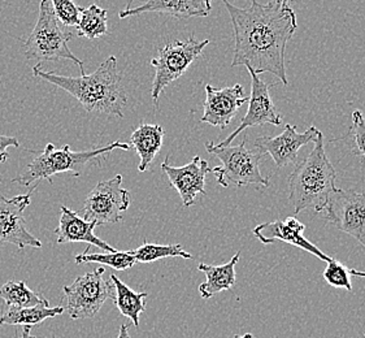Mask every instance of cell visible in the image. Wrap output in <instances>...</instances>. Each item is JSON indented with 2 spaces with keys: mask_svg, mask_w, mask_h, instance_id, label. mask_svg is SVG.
<instances>
[{
  "mask_svg": "<svg viewBox=\"0 0 365 338\" xmlns=\"http://www.w3.org/2000/svg\"><path fill=\"white\" fill-rule=\"evenodd\" d=\"M233 25L234 56L232 68L246 66L256 74L272 73L287 86L286 47L298 28L297 15L290 6L272 7L252 0L240 8L222 0Z\"/></svg>",
  "mask_w": 365,
  "mask_h": 338,
  "instance_id": "obj_1",
  "label": "cell"
},
{
  "mask_svg": "<svg viewBox=\"0 0 365 338\" xmlns=\"http://www.w3.org/2000/svg\"><path fill=\"white\" fill-rule=\"evenodd\" d=\"M33 74L69 93L88 113H106L124 118L123 111L128 104V94L117 66L116 56L104 60L94 73L81 77L43 72L41 64L33 68Z\"/></svg>",
  "mask_w": 365,
  "mask_h": 338,
  "instance_id": "obj_2",
  "label": "cell"
},
{
  "mask_svg": "<svg viewBox=\"0 0 365 338\" xmlns=\"http://www.w3.org/2000/svg\"><path fill=\"white\" fill-rule=\"evenodd\" d=\"M336 169L327 156L324 134L320 130L314 140V148L297 164L289 178V200L294 207V212L299 213L309 208L316 212L324 211L330 194L336 189Z\"/></svg>",
  "mask_w": 365,
  "mask_h": 338,
  "instance_id": "obj_3",
  "label": "cell"
},
{
  "mask_svg": "<svg viewBox=\"0 0 365 338\" xmlns=\"http://www.w3.org/2000/svg\"><path fill=\"white\" fill-rule=\"evenodd\" d=\"M117 148L128 151L130 145L115 140L103 148L88 151H72L69 145L56 148L52 143H48L44 148L43 153L38 155L21 176L14 178L12 183L29 188L31 184L38 186L42 180H48V183H52V176L58 173L69 172L73 176L78 177L90 165H99V159L103 155L110 154Z\"/></svg>",
  "mask_w": 365,
  "mask_h": 338,
  "instance_id": "obj_4",
  "label": "cell"
},
{
  "mask_svg": "<svg viewBox=\"0 0 365 338\" xmlns=\"http://www.w3.org/2000/svg\"><path fill=\"white\" fill-rule=\"evenodd\" d=\"M72 34L63 29L58 24L50 0H42L38 11V20L28 41L25 42V56L36 60L38 64L43 61L71 60L80 66L81 76H85V64L69 48Z\"/></svg>",
  "mask_w": 365,
  "mask_h": 338,
  "instance_id": "obj_5",
  "label": "cell"
},
{
  "mask_svg": "<svg viewBox=\"0 0 365 338\" xmlns=\"http://www.w3.org/2000/svg\"><path fill=\"white\" fill-rule=\"evenodd\" d=\"M247 137L237 146L217 148L213 142H207L205 148L210 154L215 155L220 162V167L212 168V173L222 188L245 186V185H262L269 186V178L264 177L260 170V160L263 158L259 150H251L246 146Z\"/></svg>",
  "mask_w": 365,
  "mask_h": 338,
  "instance_id": "obj_6",
  "label": "cell"
},
{
  "mask_svg": "<svg viewBox=\"0 0 365 338\" xmlns=\"http://www.w3.org/2000/svg\"><path fill=\"white\" fill-rule=\"evenodd\" d=\"M208 44L210 39L197 41L191 34L187 41H175L159 48L158 56L151 60V66L155 68L151 96L156 107L163 91L185 74Z\"/></svg>",
  "mask_w": 365,
  "mask_h": 338,
  "instance_id": "obj_7",
  "label": "cell"
},
{
  "mask_svg": "<svg viewBox=\"0 0 365 338\" xmlns=\"http://www.w3.org/2000/svg\"><path fill=\"white\" fill-rule=\"evenodd\" d=\"M106 270L96 268L74 280L69 287H63L68 306L66 311L72 320L91 319L101 311L108 299H115V285L110 279H104Z\"/></svg>",
  "mask_w": 365,
  "mask_h": 338,
  "instance_id": "obj_8",
  "label": "cell"
},
{
  "mask_svg": "<svg viewBox=\"0 0 365 338\" xmlns=\"http://www.w3.org/2000/svg\"><path fill=\"white\" fill-rule=\"evenodd\" d=\"M123 175L107 181H99L90 191L83 206V219L96 225L116 224L123 220V213L130 207L129 191L121 188Z\"/></svg>",
  "mask_w": 365,
  "mask_h": 338,
  "instance_id": "obj_9",
  "label": "cell"
},
{
  "mask_svg": "<svg viewBox=\"0 0 365 338\" xmlns=\"http://www.w3.org/2000/svg\"><path fill=\"white\" fill-rule=\"evenodd\" d=\"M324 211L325 220L355 238L365 249V193L336 189Z\"/></svg>",
  "mask_w": 365,
  "mask_h": 338,
  "instance_id": "obj_10",
  "label": "cell"
},
{
  "mask_svg": "<svg viewBox=\"0 0 365 338\" xmlns=\"http://www.w3.org/2000/svg\"><path fill=\"white\" fill-rule=\"evenodd\" d=\"M37 186H33L28 194L14 198L0 195V243H11L19 249H41L42 242L25 227L24 212L30 205V198Z\"/></svg>",
  "mask_w": 365,
  "mask_h": 338,
  "instance_id": "obj_11",
  "label": "cell"
},
{
  "mask_svg": "<svg viewBox=\"0 0 365 338\" xmlns=\"http://www.w3.org/2000/svg\"><path fill=\"white\" fill-rule=\"evenodd\" d=\"M251 76V96L249 98V110L241 120L240 126L230 135L216 145L217 148H225L233 142L240 133L254 126H281L282 115L278 112L269 94V83L262 80L259 74L249 71Z\"/></svg>",
  "mask_w": 365,
  "mask_h": 338,
  "instance_id": "obj_12",
  "label": "cell"
},
{
  "mask_svg": "<svg viewBox=\"0 0 365 338\" xmlns=\"http://www.w3.org/2000/svg\"><path fill=\"white\" fill-rule=\"evenodd\" d=\"M246 102H249V96H246L243 86L240 83L222 88L207 85L203 106L205 113L200 121L212 126H217L221 130H224L227 126H230L238 111Z\"/></svg>",
  "mask_w": 365,
  "mask_h": 338,
  "instance_id": "obj_13",
  "label": "cell"
},
{
  "mask_svg": "<svg viewBox=\"0 0 365 338\" xmlns=\"http://www.w3.org/2000/svg\"><path fill=\"white\" fill-rule=\"evenodd\" d=\"M316 126H309L306 132H297V126L287 124L277 137H259L254 145L262 154L272 156L278 168L297 162L300 148L309 142H314L319 134Z\"/></svg>",
  "mask_w": 365,
  "mask_h": 338,
  "instance_id": "obj_14",
  "label": "cell"
},
{
  "mask_svg": "<svg viewBox=\"0 0 365 338\" xmlns=\"http://www.w3.org/2000/svg\"><path fill=\"white\" fill-rule=\"evenodd\" d=\"M161 170L168 176L169 184L175 188L182 200L183 207L195 203L197 194L205 195V177L211 172L210 164L200 156H194L189 164L173 167L169 164V156L161 164Z\"/></svg>",
  "mask_w": 365,
  "mask_h": 338,
  "instance_id": "obj_15",
  "label": "cell"
},
{
  "mask_svg": "<svg viewBox=\"0 0 365 338\" xmlns=\"http://www.w3.org/2000/svg\"><path fill=\"white\" fill-rule=\"evenodd\" d=\"M304 224H302L297 217H287L285 220L270 221L264 222L254 228V235L263 243L281 242L289 243L295 247H299L302 250L307 251L316 257H319L322 262H330L333 257L324 254L316 245L309 242L307 238L303 235L304 232Z\"/></svg>",
  "mask_w": 365,
  "mask_h": 338,
  "instance_id": "obj_16",
  "label": "cell"
},
{
  "mask_svg": "<svg viewBox=\"0 0 365 338\" xmlns=\"http://www.w3.org/2000/svg\"><path fill=\"white\" fill-rule=\"evenodd\" d=\"M212 0H147L138 7L125 8L120 11V19H128L132 16L143 14H164L175 19L190 17H207L211 14Z\"/></svg>",
  "mask_w": 365,
  "mask_h": 338,
  "instance_id": "obj_17",
  "label": "cell"
},
{
  "mask_svg": "<svg viewBox=\"0 0 365 338\" xmlns=\"http://www.w3.org/2000/svg\"><path fill=\"white\" fill-rule=\"evenodd\" d=\"M61 216L55 235H58V243L86 242L88 246H96L106 252L117 251L113 246L104 242L94 235L96 224L94 221H86L78 213L66 206L60 207Z\"/></svg>",
  "mask_w": 365,
  "mask_h": 338,
  "instance_id": "obj_18",
  "label": "cell"
},
{
  "mask_svg": "<svg viewBox=\"0 0 365 338\" xmlns=\"http://www.w3.org/2000/svg\"><path fill=\"white\" fill-rule=\"evenodd\" d=\"M240 257L241 251L235 252V255L225 265H210L200 263L197 265V270L205 275V282L199 287V293L203 299H210L213 295L234 287L237 279L235 265H238Z\"/></svg>",
  "mask_w": 365,
  "mask_h": 338,
  "instance_id": "obj_19",
  "label": "cell"
},
{
  "mask_svg": "<svg viewBox=\"0 0 365 338\" xmlns=\"http://www.w3.org/2000/svg\"><path fill=\"white\" fill-rule=\"evenodd\" d=\"M165 130L158 124L140 123L138 128L133 132L130 143L135 148L139 156V172H146L150 165L160 153Z\"/></svg>",
  "mask_w": 365,
  "mask_h": 338,
  "instance_id": "obj_20",
  "label": "cell"
},
{
  "mask_svg": "<svg viewBox=\"0 0 365 338\" xmlns=\"http://www.w3.org/2000/svg\"><path fill=\"white\" fill-rule=\"evenodd\" d=\"M110 279L115 285V304L117 309L129 317L134 327H139V317L146 311L147 293H137L128 287L124 281L117 277L115 273H110Z\"/></svg>",
  "mask_w": 365,
  "mask_h": 338,
  "instance_id": "obj_21",
  "label": "cell"
},
{
  "mask_svg": "<svg viewBox=\"0 0 365 338\" xmlns=\"http://www.w3.org/2000/svg\"><path fill=\"white\" fill-rule=\"evenodd\" d=\"M61 314H64V307L61 304L56 307H50V303L25 309H6L0 315V325L31 327L42 323L48 317H56Z\"/></svg>",
  "mask_w": 365,
  "mask_h": 338,
  "instance_id": "obj_22",
  "label": "cell"
},
{
  "mask_svg": "<svg viewBox=\"0 0 365 338\" xmlns=\"http://www.w3.org/2000/svg\"><path fill=\"white\" fill-rule=\"evenodd\" d=\"M0 298L6 303V309H25L48 303V299L33 292L24 281H8L6 284H0Z\"/></svg>",
  "mask_w": 365,
  "mask_h": 338,
  "instance_id": "obj_23",
  "label": "cell"
},
{
  "mask_svg": "<svg viewBox=\"0 0 365 338\" xmlns=\"http://www.w3.org/2000/svg\"><path fill=\"white\" fill-rule=\"evenodd\" d=\"M107 9L91 4L86 8H81L78 24L76 25L77 36L88 39H96L108 34L107 25Z\"/></svg>",
  "mask_w": 365,
  "mask_h": 338,
  "instance_id": "obj_24",
  "label": "cell"
},
{
  "mask_svg": "<svg viewBox=\"0 0 365 338\" xmlns=\"http://www.w3.org/2000/svg\"><path fill=\"white\" fill-rule=\"evenodd\" d=\"M74 262L77 265L98 263V265H110L116 271L129 270L137 263L132 251H115V252H104V254L90 252L88 254V249L80 255H76Z\"/></svg>",
  "mask_w": 365,
  "mask_h": 338,
  "instance_id": "obj_25",
  "label": "cell"
},
{
  "mask_svg": "<svg viewBox=\"0 0 365 338\" xmlns=\"http://www.w3.org/2000/svg\"><path fill=\"white\" fill-rule=\"evenodd\" d=\"M133 255L137 263H151L164 257H183L192 259L190 252L183 250L180 243L175 245H156V243L145 242L138 249L133 250Z\"/></svg>",
  "mask_w": 365,
  "mask_h": 338,
  "instance_id": "obj_26",
  "label": "cell"
},
{
  "mask_svg": "<svg viewBox=\"0 0 365 338\" xmlns=\"http://www.w3.org/2000/svg\"><path fill=\"white\" fill-rule=\"evenodd\" d=\"M351 276L365 277V272L356 271V270H352V268H347L346 265H342L341 262H338L336 259H331L330 262H328V265L322 273V277L330 287L346 289L347 292H352Z\"/></svg>",
  "mask_w": 365,
  "mask_h": 338,
  "instance_id": "obj_27",
  "label": "cell"
},
{
  "mask_svg": "<svg viewBox=\"0 0 365 338\" xmlns=\"http://www.w3.org/2000/svg\"><path fill=\"white\" fill-rule=\"evenodd\" d=\"M352 126L350 129L352 154L365 160V118L361 111L352 112Z\"/></svg>",
  "mask_w": 365,
  "mask_h": 338,
  "instance_id": "obj_28",
  "label": "cell"
},
{
  "mask_svg": "<svg viewBox=\"0 0 365 338\" xmlns=\"http://www.w3.org/2000/svg\"><path fill=\"white\" fill-rule=\"evenodd\" d=\"M52 9L58 21L61 22L66 28H76L80 19L81 8L73 0H50Z\"/></svg>",
  "mask_w": 365,
  "mask_h": 338,
  "instance_id": "obj_29",
  "label": "cell"
},
{
  "mask_svg": "<svg viewBox=\"0 0 365 338\" xmlns=\"http://www.w3.org/2000/svg\"><path fill=\"white\" fill-rule=\"evenodd\" d=\"M20 142L15 137H8L0 134V164L7 162L9 154H8V148H19Z\"/></svg>",
  "mask_w": 365,
  "mask_h": 338,
  "instance_id": "obj_30",
  "label": "cell"
},
{
  "mask_svg": "<svg viewBox=\"0 0 365 338\" xmlns=\"http://www.w3.org/2000/svg\"><path fill=\"white\" fill-rule=\"evenodd\" d=\"M294 0H268V4L272 7H286L290 6Z\"/></svg>",
  "mask_w": 365,
  "mask_h": 338,
  "instance_id": "obj_31",
  "label": "cell"
},
{
  "mask_svg": "<svg viewBox=\"0 0 365 338\" xmlns=\"http://www.w3.org/2000/svg\"><path fill=\"white\" fill-rule=\"evenodd\" d=\"M117 338H132L129 334V324H123L120 327V331H118V336Z\"/></svg>",
  "mask_w": 365,
  "mask_h": 338,
  "instance_id": "obj_32",
  "label": "cell"
},
{
  "mask_svg": "<svg viewBox=\"0 0 365 338\" xmlns=\"http://www.w3.org/2000/svg\"><path fill=\"white\" fill-rule=\"evenodd\" d=\"M30 329H31L30 327H24V329H22L21 337L20 338H38L36 337V336H31V334H30Z\"/></svg>",
  "mask_w": 365,
  "mask_h": 338,
  "instance_id": "obj_33",
  "label": "cell"
},
{
  "mask_svg": "<svg viewBox=\"0 0 365 338\" xmlns=\"http://www.w3.org/2000/svg\"><path fill=\"white\" fill-rule=\"evenodd\" d=\"M233 338H254V336L251 334V333H246V334H243V336H240V334H235Z\"/></svg>",
  "mask_w": 365,
  "mask_h": 338,
  "instance_id": "obj_34",
  "label": "cell"
},
{
  "mask_svg": "<svg viewBox=\"0 0 365 338\" xmlns=\"http://www.w3.org/2000/svg\"><path fill=\"white\" fill-rule=\"evenodd\" d=\"M51 338H56V337H55V336H52V337H51Z\"/></svg>",
  "mask_w": 365,
  "mask_h": 338,
  "instance_id": "obj_35",
  "label": "cell"
},
{
  "mask_svg": "<svg viewBox=\"0 0 365 338\" xmlns=\"http://www.w3.org/2000/svg\"><path fill=\"white\" fill-rule=\"evenodd\" d=\"M364 337H365V333H364Z\"/></svg>",
  "mask_w": 365,
  "mask_h": 338,
  "instance_id": "obj_36",
  "label": "cell"
}]
</instances>
